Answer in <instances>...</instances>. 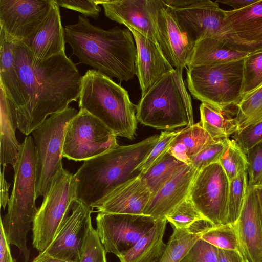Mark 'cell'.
<instances>
[{
    "label": "cell",
    "mask_w": 262,
    "mask_h": 262,
    "mask_svg": "<svg viewBox=\"0 0 262 262\" xmlns=\"http://www.w3.org/2000/svg\"><path fill=\"white\" fill-rule=\"evenodd\" d=\"M186 165L167 151L140 177L145 182L152 196Z\"/></svg>",
    "instance_id": "30"
},
{
    "label": "cell",
    "mask_w": 262,
    "mask_h": 262,
    "mask_svg": "<svg viewBox=\"0 0 262 262\" xmlns=\"http://www.w3.org/2000/svg\"><path fill=\"white\" fill-rule=\"evenodd\" d=\"M118 145L117 136L101 121L79 110L69 123L65 135L63 157L84 161Z\"/></svg>",
    "instance_id": "10"
},
{
    "label": "cell",
    "mask_w": 262,
    "mask_h": 262,
    "mask_svg": "<svg viewBox=\"0 0 262 262\" xmlns=\"http://www.w3.org/2000/svg\"><path fill=\"white\" fill-rule=\"evenodd\" d=\"M247 170L241 171L230 182L228 198L227 224H234L238 220L244 204L248 186Z\"/></svg>",
    "instance_id": "33"
},
{
    "label": "cell",
    "mask_w": 262,
    "mask_h": 262,
    "mask_svg": "<svg viewBox=\"0 0 262 262\" xmlns=\"http://www.w3.org/2000/svg\"><path fill=\"white\" fill-rule=\"evenodd\" d=\"M180 262H219L217 248L200 238Z\"/></svg>",
    "instance_id": "42"
},
{
    "label": "cell",
    "mask_w": 262,
    "mask_h": 262,
    "mask_svg": "<svg viewBox=\"0 0 262 262\" xmlns=\"http://www.w3.org/2000/svg\"><path fill=\"white\" fill-rule=\"evenodd\" d=\"M156 23L159 44L174 69L183 70L192 56L195 42L182 29L170 7L164 4L157 12Z\"/></svg>",
    "instance_id": "18"
},
{
    "label": "cell",
    "mask_w": 262,
    "mask_h": 262,
    "mask_svg": "<svg viewBox=\"0 0 262 262\" xmlns=\"http://www.w3.org/2000/svg\"><path fill=\"white\" fill-rule=\"evenodd\" d=\"M225 42L248 53L262 49V0L242 9L225 10Z\"/></svg>",
    "instance_id": "15"
},
{
    "label": "cell",
    "mask_w": 262,
    "mask_h": 262,
    "mask_svg": "<svg viewBox=\"0 0 262 262\" xmlns=\"http://www.w3.org/2000/svg\"><path fill=\"white\" fill-rule=\"evenodd\" d=\"M53 0H0V33L5 40L24 42L40 28Z\"/></svg>",
    "instance_id": "13"
},
{
    "label": "cell",
    "mask_w": 262,
    "mask_h": 262,
    "mask_svg": "<svg viewBox=\"0 0 262 262\" xmlns=\"http://www.w3.org/2000/svg\"><path fill=\"white\" fill-rule=\"evenodd\" d=\"M219 163L230 182L239 172L247 170L248 166L246 153L234 139L229 140Z\"/></svg>",
    "instance_id": "36"
},
{
    "label": "cell",
    "mask_w": 262,
    "mask_h": 262,
    "mask_svg": "<svg viewBox=\"0 0 262 262\" xmlns=\"http://www.w3.org/2000/svg\"><path fill=\"white\" fill-rule=\"evenodd\" d=\"M198 171L190 165H186L151 196L143 214L150 216L156 220L166 218L188 198Z\"/></svg>",
    "instance_id": "21"
},
{
    "label": "cell",
    "mask_w": 262,
    "mask_h": 262,
    "mask_svg": "<svg viewBox=\"0 0 262 262\" xmlns=\"http://www.w3.org/2000/svg\"><path fill=\"white\" fill-rule=\"evenodd\" d=\"M233 138L246 153L262 141V121L235 133Z\"/></svg>",
    "instance_id": "43"
},
{
    "label": "cell",
    "mask_w": 262,
    "mask_h": 262,
    "mask_svg": "<svg viewBox=\"0 0 262 262\" xmlns=\"http://www.w3.org/2000/svg\"><path fill=\"white\" fill-rule=\"evenodd\" d=\"M32 262H68L60 259L51 257L45 253L40 252L39 254L32 261Z\"/></svg>",
    "instance_id": "50"
},
{
    "label": "cell",
    "mask_w": 262,
    "mask_h": 262,
    "mask_svg": "<svg viewBox=\"0 0 262 262\" xmlns=\"http://www.w3.org/2000/svg\"><path fill=\"white\" fill-rule=\"evenodd\" d=\"M5 171L2 170L1 174V205L5 209L8 204L10 197L9 196V189L10 184L8 183L5 178Z\"/></svg>",
    "instance_id": "47"
},
{
    "label": "cell",
    "mask_w": 262,
    "mask_h": 262,
    "mask_svg": "<svg viewBox=\"0 0 262 262\" xmlns=\"http://www.w3.org/2000/svg\"><path fill=\"white\" fill-rule=\"evenodd\" d=\"M37 59L49 58L66 54L64 28L62 27L59 6L53 0L51 10L37 32L29 39L23 42Z\"/></svg>",
    "instance_id": "23"
},
{
    "label": "cell",
    "mask_w": 262,
    "mask_h": 262,
    "mask_svg": "<svg viewBox=\"0 0 262 262\" xmlns=\"http://www.w3.org/2000/svg\"><path fill=\"white\" fill-rule=\"evenodd\" d=\"M182 72L181 69H173L141 96L136 105L138 122L165 130L194 124L191 100Z\"/></svg>",
    "instance_id": "6"
},
{
    "label": "cell",
    "mask_w": 262,
    "mask_h": 262,
    "mask_svg": "<svg viewBox=\"0 0 262 262\" xmlns=\"http://www.w3.org/2000/svg\"><path fill=\"white\" fill-rule=\"evenodd\" d=\"M106 253L91 218L85 228L79 262H107Z\"/></svg>",
    "instance_id": "38"
},
{
    "label": "cell",
    "mask_w": 262,
    "mask_h": 262,
    "mask_svg": "<svg viewBox=\"0 0 262 262\" xmlns=\"http://www.w3.org/2000/svg\"><path fill=\"white\" fill-rule=\"evenodd\" d=\"M229 140V138H225L208 145L191 159L189 165L200 171L212 164L219 162Z\"/></svg>",
    "instance_id": "39"
},
{
    "label": "cell",
    "mask_w": 262,
    "mask_h": 262,
    "mask_svg": "<svg viewBox=\"0 0 262 262\" xmlns=\"http://www.w3.org/2000/svg\"><path fill=\"white\" fill-rule=\"evenodd\" d=\"M257 0H216L215 2L222 3L224 5L230 6L233 10H239L245 8L255 2Z\"/></svg>",
    "instance_id": "48"
},
{
    "label": "cell",
    "mask_w": 262,
    "mask_h": 262,
    "mask_svg": "<svg viewBox=\"0 0 262 262\" xmlns=\"http://www.w3.org/2000/svg\"><path fill=\"white\" fill-rule=\"evenodd\" d=\"M244 262H248V261H245Z\"/></svg>",
    "instance_id": "52"
},
{
    "label": "cell",
    "mask_w": 262,
    "mask_h": 262,
    "mask_svg": "<svg viewBox=\"0 0 262 262\" xmlns=\"http://www.w3.org/2000/svg\"><path fill=\"white\" fill-rule=\"evenodd\" d=\"M170 8L182 29L195 43L208 38L225 42V10L216 2L196 0L185 7Z\"/></svg>",
    "instance_id": "14"
},
{
    "label": "cell",
    "mask_w": 262,
    "mask_h": 262,
    "mask_svg": "<svg viewBox=\"0 0 262 262\" xmlns=\"http://www.w3.org/2000/svg\"><path fill=\"white\" fill-rule=\"evenodd\" d=\"M127 28L132 32L136 46V75L142 96L174 68L166 59L159 45L133 28Z\"/></svg>",
    "instance_id": "20"
},
{
    "label": "cell",
    "mask_w": 262,
    "mask_h": 262,
    "mask_svg": "<svg viewBox=\"0 0 262 262\" xmlns=\"http://www.w3.org/2000/svg\"><path fill=\"white\" fill-rule=\"evenodd\" d=\"M78 112L72 107L50 115L32 133L36 156V199L45 196L62 167V149L68 126Z\"/></svg>",
    "instance_id": "9"
},
{
    "label": "cell",
    "mask_w": 262,
    "mask_h": 262,
    "mask_svg": "<svg viewBox=\"0 0 262 262\" xmlns=\"http://www.w3.org/2000/svg\"><path fill=\"white\" fill-rule=\"evenodd\" d=\"M15 62L27 96L17 109L18 129L29 136L48 116L67 109L79 98L82 76L66 54L37 59L23 42H15Z\"/></svg>",
    "instance_id": "1"
},
{
    "label": "cell",
    "mask_w": 262,
    "mask_h": 262,
    "mask_svg": "<svg viewBox=\"0 0 262 262\" xmlns=\"http://www.w3.org/2000/svg\"><path fill=\"white\" fill-rule=\"evenodd\" d=\"M256 188L257 193L259 197L260 206V210H261V220H262V186L254 187Z\"/></svg>",
    "instance_id": "51"
},
{
    "label": "cell",
    "mask_w": 262,
    "mask_h": 262,
    "mask_svg": "<svg viewBox=\"0 0 262 262\" xmlns=\"http://www.w3.org/2000/svg\"><path fill=\"white\" fill-rule=\"evenodd\" d=\"M166 218L158 219L151 229L126 253L118 257L120 262H158L166 245L163 242Z\"/></svg>",
    "instance_id": "26"
},
{
    "label": "cell",
    "mask_w": 262,
    "mask_h": 262,
    "mask_svg": "<svg viewBox=\"0 0 262 262\" xmlns=\"http://www.w3.org/2000/svg\"><path fill=\"white\" fill-rule=\"evenodd\" d=\"M77 182L63 168L54 177L32 224V245L40 252L51 244L77 200Z\"/></svg>",
    "instance_id": "8"
},
{
    "label": "cell",
    "mask_w": 262,
    "mask_h": 262,
    "mask_svg": "<svg viewBox=\"0 0 262 262\" xmlns=\"http://www.w3.org/2000/svg\"><path fill=\"white\" fill-rule=\"evenodd\" d=\"M248 186H262V141L247 152Z\"/></svg>",
    "instance_id": "40"
},
{
    "label": "cell",
    "mask_w": 262,
    "mask_h": 262,
    "mask_svg": "<svg viewBox=\"0 0 262 262\" xmlns=\"http://www.w3.org/2000/svg\"><path fill=\"white\" fill-rule=\"evenodd\" d=\"M173 228L191 230L199 222L205 219L187 198L166 216Z\"/></svg>",
    "instance_id": "37"
},
{
    "label": "cell",
    "mask_w": 262,
    "mask_h": 262,
    "mask_svg": "<svg viewBox=\"0 0 262 262\" xmlns=\"http://www.w3.org/2000/svg\"><path fill=\"white\" fill-rule=\"evenodd\" d=\"M93 209L78 200L53 241L43 252L68 262H79L85 230Z\"/></svg>",
    "instance_id": "17"
},
{
    "label": "cell",
    "mask_w": 262,
    "mask_h": 262,
    "mask_svg": "<svg viewBox=\"0 0 262 262\" xmlns=\"http://www.w3.org/2000/svg\"><path fill=\"white\" fill-rule=\"evenodd\" d=\"M2 224L0 225V262H14Z\"/></svg>",
    "instance_id": "45"
},
{
    "label": "cell",
    "mask_w": 262,
    "mask_h": 262,
    "mask_svg": "<svg viewBox=\"0 0 262 262\" xmlns=\"http://www.w3.org/2000/svg\"><path fill=\"white\" fill-rule=\"evenodd\" d=\"M157 220L144 214L99 212L96 230L106 252L118 257L148 233Z\"/></svg>",
    "instance_id": "12"
},
{
    "label": "cell",
    "mask_w": 262,
    "mask_h": 262,
    "mask_svg": "<svg viewBox=\"0 0 262 262\" xmlns=\"http://www.w3.org/2000/svg\"><path fill=\"white\" fill-rule=\"evenodd\" d=\"M233 224L244 260L262 262V220L255 187L248 186L240 215Z\"/></svg>",
    "instance_id": "19"
},
{
    "label": "cell",
    "mask_w": 262,
    "mask_h": 262,
    "mask_svg": "<svg viewBox=\"0 0 262 262\" xmlns=\"http://www.w3.org/2000/svg\"><path fill=\"white\" fill-rule=\"evenodd\" d=\"M1 103V151L0 162L3 170L8 164L15 166L18 160L21 143L15 131L18 128L16 107L6 96L0 85Z\"/></svg>",
    "instance_id": "24"
},
{
    "label": "cell",
    "mask_w": 262,
    "mask_h": 262,
    "mask_svg": "<svg viewBox=\"0 0 262 262\" xmlns=\"http://www.w3.org/2000/svg\"><path fill=\"white\" fill-rule=\"evenodd\" d=\"M262 85V49L249 54L243 61L242 97Z\"/></svg>",
    "instance_id": "35"
},
{
    "label": "cell",
    "mask_w": 262,
    "mask_h": 262,
    "mask_svg": "<svg viewBox=\"0 0 262 262\" xmlns=\"http://www.w3.org/2000/svg\"><path fill=\"white\" fill-rule=\"evenodd\" d=\"M219 262H244L241 254L233 250H227L217 248Z\"/></svg>",
    "instance_id": "46"
},
{
    "label": "cell",
    "mask_w": 262,
    "mask_h": 262,
    "mask_svg": "<svg viewBox=\"0 0 262 262\" xmlns=\"http://www.w3.org/2000/svg\"><path fill=\"white\" fill-rule=\"evenodd\" d=\"M200 238L217 248L235 251L242 256L233 224L213 226L203 232Z\"/></svg>",
    "instance_id": "34"
},
{
    "label": "cell",
    "mask_w": 262,
    "mask_h": 262,
    "mask_svg": "<svg viewBox=\"0 0 262 262\" xmlns=\"http://www.w3.org/2000/svg\"><path fill=\"white\" fill-rule=\"evenodd\" d=\"M64 32L66 43L79 59V63L120 81L134 78L137 49L128 28L104 30L79 15L77 22L65 26Z\"/></svg>",
    "instance_id": "2"
},
{
    "label": "cell",
    "mask_w": 262,
    "mask_h": 262,
    "mask_svg": "<svg viewBox=\"0 0 262 262\" xmlns=\"http://www.w3.org/2000/svg\"><path fill=\"white\" fill-rule=\"evenodd\" d=\"M244 59L187 68V85L191 95L221 110L235 107L242 98Z\"/></svg>",
    "instance_id": "7"
},
{
    "label": "cell",
    "mask_w": 262,
    "mask_h": 262,
    "mask_svg": "<svg viewBox=\"0 0 262 262\" xmlns=\"http://www.w3.org/2000/svg\"><path fill=\"white\" fill-rule=\"evenodd\" d=\"M80 110L101 121L117 137L133 139L137 126L136 106L128 92L111 77L95 69L82 76Z\"/></svg>",
    "instance_id": "5"
},
{
    "label": "cell",
    "mask_w": 262,
    "mask_h": 262,
    "mask_svg": "<svg viewBox=\"0 0 262 262\" xmlns=\"http://www.w3.org/2000/svg\"><path fill=\"white\" fill-rule=\"evenodd\" d=\"M215 141L198 122L179 130L168 152L179 160L189 165L194 156Z\"/></svg>",
    "instance_id": "28"
},
{
    "label": "cell",
    "mask_w": 262,
    "mask_h": 262,
    "mask_svg": "<svg viewBox=\"0 0 262 262\" xmlns=\"http://www.w3.org/2000/svg\"><path fill=\"white\" fill-rule=\"evenodd\" d=\"M249 53L236 50L215 38H204L195 43L187 68L224 63L245 58Z\"/></svg>",
    "instance_id": "27"
},
{
    "label": "cell",
    "mask_w": 262,
    "mask_h": 262,
    "mask_svg": "<svg viewBox=\"0 0 262 262\" xmlns=\"http://www.w3.org/2000/svg\"><path fill=\"white\" fill-rule=\"evenodd\" d=\"M14 45L15 42L6 41L0 33V85L17 110L25 105L27 96L16 70Z\"/></svg>",
    "instance_id": "25"
},
{
    "label": "cell",
    "mask_w": 262,
    "mask_h": 262,
    "mask_svg": "<svg viewBox=\"0 0 262 262\" xmlns=\"http://www.w3.org/2000/svg\"><path fill=\"white\" fill-rule=\"evenodd\" d=\"M196 0H163L166 6L172 8H182L194 3Z\"/></svg>",
    "instance_id": "49"
},
{
    "label": "cell",
    "mask_w": 262,
    "mask_h": 262,
    "mask_svg": "<svg viewBox=\"0 0 262 262\" xmlns=\"http://www.w3.org/2000/svg\"><path fill=\"white\" fill-rule=\"evenodd\" d=\"M202 234L173 228L164 252L158 262H180Z\"/></svg>",
    "instance_id": "32"
},
{
    "label": "cell",
    "mask_w": 262,
    "mask_h": 262,
    "mask_svg": "<svg viewBox=\"0 0 262 262\" xmlns=\"http://www.w3.org/2000/svg\"><path fill=\"white\" fill-rule=\"evenodd\" d=\"M104 9L106 17L138 31L159 44L156 23L163 0H96ZM160 46V45H159Z\"/></svg>",
    "instance_id": "16"
},
{
    "label": "cell",
    "mask_w": 262,
    "mask_h": 262,
    "mask_svg": "<svg viewBox=\"0 0 262 262\" xmlns=\"http://www.w3.org/2000/svg\"><path fill=\"white\" fill-rule=\"evenodd\" d=\"M234 119L237 132L262 121V85L242 97L235 106Z\"/></svg>",
    "instance_id": "31"
},
{
    "label": "cell",
    "mask_w": 262,
    "mask_h": 262,
    "mask_svg": "<svg viewBox=\"0 0 262 262\" xmlns=\"http://www.w3.org/2000/svg\"><path fill=\"white\" fill-rule=\"evenodd\" d=\"M14 180L7 212L1 220L10 244L16 246L26 262L30 257L27 235L38 209L35 201L36 156L33 138L27 136L21 143L18 160L13 167Z\"/></svg>",
    "instance_id": "4"
},
{
    "label": "cell",
    "mask_w": 262,
    "mask_h": 262,
    "mask_svg": "<svg viewBox=\"0 0 262 262\" xmlns=\"http://www.w3.org/2000/svg\"><path fill=\"white\" fill-rule=\"evenodd\" d=\"M200 112L201 125L213 140L229 138L237 132L234 119L235 111L221 110L206 102H202Z\"/></svg>",
    "instance_id": "29"
},
{
    "label": "cell",
    "mask_w": 262,
    "mask_h": 262,
    "mask_svg": "<svg viewBox=\"0 0 262 262\" xmlns=\"http://www.w3.org/2000/svg\"><path fill=\"white\" fill-rule=\"evenodd\" d=\"M59 6L74 10L82 13L85 17L98 19L101 12V7L96 0H54Z\"/></svg>",
    "instance_id": "44"
},
{
    "label": "cell",
    "mask_w": 262,
    "mask_h": 262,
    "mask_svg": "<svg viewBox=\"0 0 262 262\" xmlns=\"http://www.w3.org/2000/svg\"><path fill=\"white\" fill-rule=\"evenodd\" d=\"M151 195L139 176L120 186L91 207L99 212L143 214Z\"/></svg>",
    "instance_id": "22"
},
{
    "label": "cell",
    "mask_w": 262,
    "mask_h": 262,
    "mask_svg": "<svg viewBox=\"0 0 262 262\" xmlns=\"http://www.w3.org/2000/svg\"><path fill=\"white\" fill-rule=\"evenodd\" d=\"M159 136H152L131 145H118L84 161L74 174L77 182V200L91 207L120 186L139 177L141 165Z\"/></svg>",
    "instance_id": "3"
},
{
    "label": "cell",
    "mask_w": 262,
    "mask_h": 262,
    "mask_svg": "<svg viewBox=\"0 0 262 262\" xmlns=\"http://www.w3.org/2000/svg\"><path fill=\"white\" fill-rule=\"evenodd\" d=\"M230 181L219 162L199 171L188 198L201 215L214 226L227 224Z\"/></svg>",
    "instance_id": "11"
},
{
    "label": "cell",
    "mask_w": 262,
    "mask_h": 262,
    "mask_svg": "<svg viewBox=\"0 0 262 262\" xmlns=\"http://www.w3.org/2000/svg\"><path fill=\"white\" fill-rule=\"evenodd\" d=\"M179 132V130L161 132L157 144L141 165V174L144 173L168 151L170 145Z\"/></svg>",
    "instance_id": "41"
}]
</instances>
